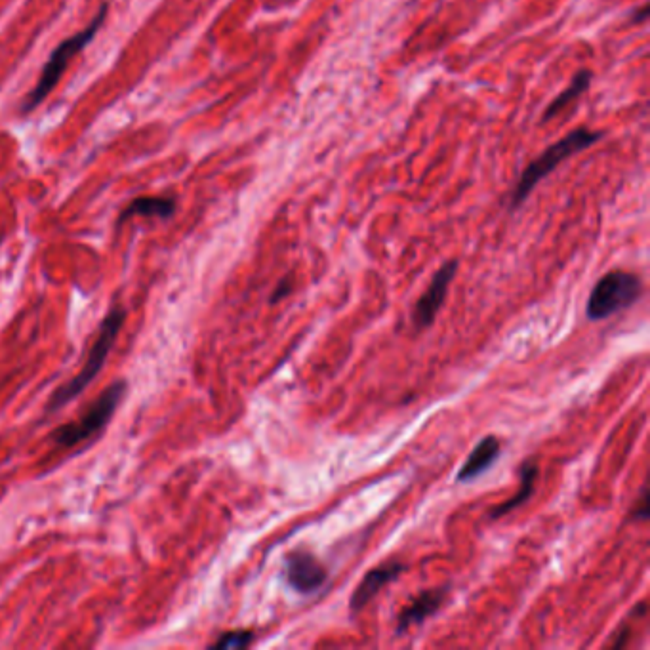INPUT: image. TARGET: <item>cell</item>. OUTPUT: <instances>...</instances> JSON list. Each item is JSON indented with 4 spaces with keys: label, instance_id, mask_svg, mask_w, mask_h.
I'll return each instance as SVG.
<instances>
[{
    "label": "cell",
    "instance_id": "obj_1",
    "mask_svg": "<svg viewBox=\"0 0 650 650\" xmlns=\"http://www.w3.org/2000/svg\"><path fill=\"white\" fill-rule=\"evenodd\" d=\"M107 10H109V6L102 4L98 14L94 16V20L88 23L86 29H82L79 33H75L73 37H69V39H65V41L58 44V48L52 52V56L44 63L41 77L35 84V88L29 92L25 102L21 103L23 113H29V111L37 109L52 94V90L60 82L63 71L67 69L69 61L73 60L75 56H79L82 50L88 46V42L94 41V37L102 29L105 18H107Z\"/></svg>",
    "mask_w": 650,
    "mask_h": 650
},
{
    "label": "cell",
    "instance_id": "obj_2",
    "mask_svg": "<svg viewBox=\"0 0 650 650\" xmlns=\"http://www.w3.org/2000/svg\"><path fill=\"white\" fill-rule=\"evenodd\" d=\"M601 140H603V132H593L590 128H576L569 132L563 140L549 145L538 159H534L523 170L521 180L511 195V208H519L521 204L525 203L529 199L530 193L534 191V187L544 178H548L559 164Z\"/></svg>",
    "mask_w": 650,
    "mask_h": 650
},
{
    "label": "cell",
    "instance_id": "obj_3",
    "mask_svg": "<svg viewBox=\"0 0 650 650\" xmlns=\"http://www.w3.org/2000/svg\"><path fill=\"white\" fill-rule=\"evenodd\" d=\"M126 319V313H124V307L122 305H113L111 311L105 315L103 319L102 326H100V332H98V338L94 342V346L90 349L88 353V359L84 363V368L81 372L69 380L67 384L63 386L52 395L50 403H48V410L54 412L58 408L67 405L71 399H75L77 395H81L82 391L88 387V384L98 376V372L102 370L103 365H105V359L111 351V347L115 344L119 332H121L122 323Z\"/></svg>",
    "mask_w": 650,
    "mask_h": 650
},
{
    "label": "cell",
    "instance_id": "obj_4",
    "mask_svg": "<svg viewBox=\"0 0 650 650\" xmlns=\"http://www.w3.org/2000/svg\"><path fill=\"white\" fill-rule=\"evenodd\" d=\"M641 294L643 283L635 273L610 271L593 288L586 313L591 321L607 319L635 304Z\"/></svg>",
    "mask_w": 650,
    "mask_h": 650
},
{
    "label": "cell",
    "instance_id": "obj_5",
    "mask_svg": "<svg viewBox=\"0 0 650 650\" xmlns=\"http://www.w3.org/2000/svg\"><path fill=\"white\" fill-rule=\"evenodd\" d=\"M124 393H126V382L117 380L115 384H111L103 391L102 395L94 401L92 407L84 412L81 420L54 429L50 435L52 441L60 447L71 448L90 439L92 435H96L100 429L107 426V422L113 418Z\"/></svg>",
    "mask_w": 650,
    "mask_h": 650
},
{
    "label": "cell",
    "instance_id": "obj_6",
    "mask_svg": "<svg viewBox=\"0 0 650 650\" xmlns=\"http://www.w3.org/2000/svg\"><path fill=\"white\" fill-rule=\"evenodd\" d=\"M456 269H458V262L456 260L447 262L441 269H437V273L433 275V279H431V283L427 286L426 292L420 296V300L414 305L412 319H414L416 328L422 330V328L433 325L439 309L445 304L448 285L452 283V279L456 275Z\"/></svg>",
    "mask_w": 650,
    "mask_h": 650
},
{
    "label": "cell",
    "instance_id": "obj_7",
    "mask_svg": "<svg viewBox=\"0 0 650 650\" xmlns=\"http://www.w3.org/2000/svg\"><path fill=\"white\" fill-rule=\"evenodd\" d=\"M286 582L298 593H315L325 586V565L307 549H296L286 557Z\"/></svg>",
    "mask_w": 650,
    "mask_h": 650
},
{
    "label": "cell",
    "instance_id": "obj_8",
    "mask_svg": "<svg viewBox=\"0 0 650 650\" xmlns=\"http://www.w3.org/2000/svg\"><path fill=\"white\" fill-rule=\"evenodd\" d=\"M405 570V565L399 561H387L384 565L376 567V569L368 570L366 572L363 582L357 586V590L353 591L349 607L353 612L365 609L366 605L386 588L389 582L397 580L399 574Z\"/></svg>",
    "mask_w": 650,
    "mask_h": 650
},
{
    "label": "cell",
    "instance_id": "obj_9",
    "mask_svg": "<svg viewBox=\"0 0 650 650\" xmlns=\"http://www.w3.org/2000/svg\"><path fill=\"white\" fill-rule=\"evenodd\" d=\"M447 590L439 588V590H429L424 591L422 595H418L408 607L403 609V612L399 614V626H397V631L408 630L416 624H422L426 618H429L431 614H435L437 610L441 609V605L445 603L447 599Z\"/></svg>",
    "mask_w": 650,
    "mask_h": 650
},
{
    "label": "cell",
    "instance_id": "obj_10",
    "mask_svg": "<svg viewBox=\"0 0 650 650\" xmlns=\"http://www.w3.org/2000/svg\"><path fill=\"white\" fill-rule=\"evenodd\" d=\"M498 456H500V441L496 437L488 435L487 439H483L469 454L468 460L464 462V466L458 473V481L468 483L475 477L483 475L496 462Z\"/></svg>",
    "mask_w": 650,
    "mask_h": 650
},
{
    "label": "cell",
    "instance_id": "obj_11",
    "mask_svg": "<svg viewBox=\"0 0 650 650\" xmlns=\"http://www.w3.org/2000/svg\"><path fill=\"white\" fill-rule=\"evenodd\" d=\"M176 212V201L174 199H168V197H142V199H136L132 203L128 204L124 210H122L121 218L119 222H124L132 216H145V218H161V220H168L172 218Z\"/></svg>",
    "mask_w": 650,
    "mask_h": 650
},
{
    "label": "cell",
    "instance_id": "obj_12",
    "mask_svg": "<svg viewBox=\"0 0 650 650\" xmlns=\"http://www.w3.org/2000/svg\"><path fill=\"white\" fill-rule=\"evenodd\" d=\"M536 477H538V466H536V462L534 460L525 462L523 468H521V488H519V492L513 498H509L508 502H504L502 506L492 509L490 517L492 519H498V517H504V515L511 513L513 509L523 506L529 500L530 496H532V492H534Z\"/></svg>",
    "mask_w": 650,
    "mask_h": 650
},
{
    "label": "cell",
    "instance_id": "obj_13",
    "mask_svg": "<svg viewBox=\"0 0 650 650\" xmlns=\"http://www.w3.org/2000/svg\"><path fill=\"white\" fill-rule=\"evenodd\" d=\"M591 84V73L588 71V69H582V71H578L574 77H572V81H570L569 86L553 100V102L549 103L548 109H546V113H544V117H542V122H549L553 117H557L569 103L574 102L576 98H580V94H584L588 88H590Z\"/></svg>",
    "mask_w": 650,
    "mask_h": 650
},
{
    "label": "cell",
    "instance_id": "obj_14",
    "mask_svg": "<svg viewBox=\"0 0 650 650\" xmlns=\"http://www.w3.org/2000/svg\"><path fill=\"white\" fill-rule=\"evenodd\" d=\"M254 635L250 631H229L224 633L216 643H212V649H244L252 643Z\"/></svg>",
    "mask_w": 650,
    "mask_h": 650
}]
</instances>
